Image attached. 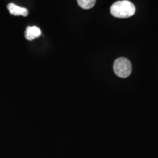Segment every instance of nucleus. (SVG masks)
<instances>
[{"label": "nucleus", "instance_id": "nucleus-1", "mask_svg": "<svg viewBox=\"0 0 158 158\" xmlns=\"http://www.w3.org/2000/svg\"><path fill=\"white\" fill-rule=\"evenodd\" d=\"M135 13V7L128 0H122L114 3L110 7V13L116 18L125 19L133 16Z\"/></svg>", "mask_w": 158, "mask_h": 158}, {"label": "nucleus", "instance_id": "nucleus-2", "mask_svg": "<svg viewBox=\"0 0 158 158\" xmlns=\"http://www.w3.org/2000/svg\"><path fill=\"white\" fill-rule=\"evenodd\" d=\"M114 70L116 76L120 78H127L131 74L132 64L127 59L121 57L114 62Z\"/></svg>", "mask_w": 158, "mask_h": 158}, {"label": "nucleus", "instance_id": "nucleus-3", "mask_svg": "<svg viewBox=\"0 0 158 158\" xmlns=\"http://www.w3.org/2000/svg\"><path fill=\"white\" fill-rule=\"evenodd\" d=\"M10 13L13 15H21V16H27L28 15V10L24 7H19L13 3H10L7 5Z\"/></svg>", "mask_w": 158, "mask_h": 158}, {"label": "nucleus", "instance_id": "nucleus-4", "mask_svg": "<svg viewBox=\"0 0 158 158\" xmlns=\"http://www.w3.org/2000/svg\"><path fill=\"white\" fill-rule=\"evenodd\" d=\"M41 35V30L37 27H28L26 29L25 37L28 40H33Z\"/></svg>", "mask_w": 158, "mask_h": 158}, {"label": "nucleus", "instance_id": "nucleus-5", "mask_svg": "<svg viewBox=\"0 0 158 158\" xmlns=\"http://www.w3.org/2000/svg\"><path fill=\"white\" fill-rule=\"evenodd\" d=\"M78 4L83 9H90L95 5L96 0H77Z\"/></svg>", "mask_w": 158, "mask_h": 158}]
</instances>
